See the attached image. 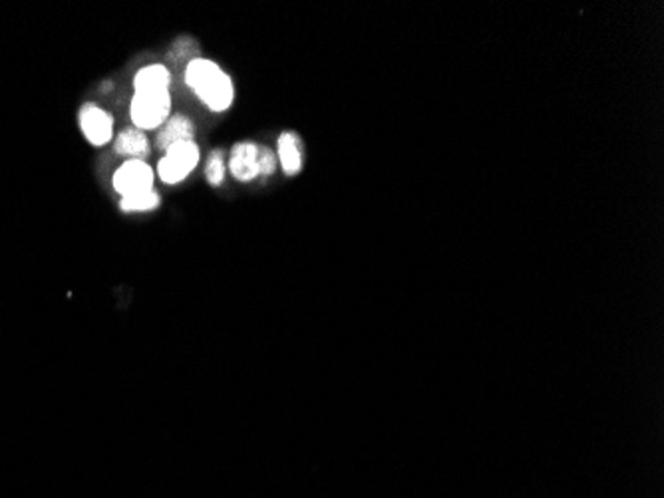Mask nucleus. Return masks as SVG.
Here are the masks:
<instances>
[{
  "mask_svg": "<svg viewBox=\"0 0 664 498\" xmlns=\"http://www.w3.org/2000/svg\"><path fill=\"white\" fill-rule=\"evenodd\" d=\"M277 158L287 176H297L303 170V142L295 132H283L279 136Z\"/></svg>",
  "mask_w": 664,
  "mask_h": 498,
  "instance_id": "nucleus-8",
  "label": "nucleus"
},
{
  "mask_svg": "<svg viewBox=\"0 0 664 498\" xmlns=\"http://www.w3.org/2000/svg\"><path fill=\"white\" fill-rule=\"evenodd\" d=\"M161 197L155 190L143 192V194H135L129 197H122L119 200V210L126 213H134V212H152L155 208H160Z\"/></svg>",
  "mask_w": 664,
  "mask_h": 498,
  "instance_id": "nucleus-11",
  "label": "nucleus"
},
{
  "mask_svg": "<svg viewBox=\"0 0 664 498\" xmlns=\"http://www.w3.org/2000/svg\"><path fill=\"white\" fill-rule=\"evenodd\" d=\"M171 74L163 64H150L142 68L134 79L135 92H148V90H169Z\"/></svg>",
  "mask_w": 664,
  "mask_h": 498,
  "instance_id": "nucleus-10",
  "label": "nucleus"
},
{
  "mask_svg": "<svg viewBox=\"0 0 664 498\" xmlns=\"http://www.w3.org/2000/svg\"><path fill=\"white\" fill-rule=\"evenodd\" d=\"M200 164V145L193 142H181L166 150V156L160 160L158 174L161 182L169 186L184 182Z\"/></svg>",
  "mask_w": 664,
  "mask_h": 498,
  "instance_id": "nucleus-3",
  "label": "nucleus"
},
{
  "mask_svg": "<svg viewBox=\"0 0 664 498\" xmlns=\"http://www.w3.org/2000/svg\"><path fill=\"white\" fill-rule=\"evenodd\" d=\"M279 166L277 154L269 148H258V176H273Z\"/></svg>",
  "mask_w": 664,
  "mask_h": 498,
  "instance_id": "nucleus-14",
  "label": "nucleus"
},
{
  "mask_svg": "<svg viewBox=\"0 0 664 498\" xmlns=\"http://www.w3.org/2000/svg\"><path fill=\"white\" fill-rule=\"evenodd\" d=\"M195 138V126L192 120L184 114H176L166 120V124L160 128L158 136H155V144L158 148L168 150L171 145L181 144V142H193Z\"/></svg>",
  "mask_w": 664,
  "mask_h": 498,
  "instance_id": "nucleus-7",
  "label": "nucleus"
},
{
  "mask_svg": "<svg viewBox=\"0 0 664 498\" xmlns=\"http://www.w3.org/2000/svg\"><path fill=\"white\" fill-rule=\"evenodd\" d=\"M197 54H200V45H197L195 38L192 37L177 38L174 42V46L169 48V58L174 60V62H184V60H187V64H189L192 60L200 58Z\"/></svg>",
  "mask_w": 664,
  "mask_h": 498,
  "instance_id": "nucleus-12",
  "label": "nucleus"
},
{
  "mask_svg": "<svg viewBox=\"0 0 664 498\" xmlns=\"http://www.w3.org/2000/svg\"><path fill=\"white\" fill-rule=\"evenodd\" d=\"M229 170L239 182L255 179L258 176V145L253 142H239L233 145Z\"/></svg>",
  "mask_w": 664,
  "mask_h": 498,
  "instance_id": "nucleus-6",
  "label": "nucleus"
},
{
  "mask_svg": "<svg viewBox=\"0 0 664 498\" xmlns=\"http://www.w3.org/2000/svg\"><path fill=\"white\" fill-rule=\"evenodd\" d=\"M171 98L169 90L135 92L129 104V116L137 130H160L169 118Z\"/></svg>",
  "mask_w": 664,
  "mask_h": 498,
  "instance_id": "nucleus-2",
  "label": "nucleus"
},
{
  "mask_svg": "<svg viewBox=\"0 0 664 498\" xmlns=\"http://www.w3.org/2000/svg\"><path fill=\"white\" fill-rule=\"evenodd\" d=\"M114 148L119 156H126L129 160H142V162L148 158L152 152L148 136H145L142 130H137V128H126V130L119 132Z\"/></svg>",
  "mask_w": 664,
  "mask_h": 498,
  "instance_id": "nucleus-9",
  "label": "nucleus"
},
{
  "mask_svg": "<svg viewBox=\"0 0 664 498\" xmlns=\"http://www.w3.org/2000/svg\"><path fill=\"white\" fill-rule=\"evenodd\" d=\"M114 190L129 197L153 190V170L142 160H127L114 174Z\"/></svg>",
  "mask_w": 664,
  "mask_h": 498,
  "instance_id": "nucleus-4",
  "label": "nucleus"
},
{
  "mask_svg": "<svg viewBox=\"0 0 664 498\" xmlns=\"http://www.w3.org/2000/svg\"><path fill=\"white\" fill-rule=\"evenodd\" d=\"M82 134L94 145H106L114 136V120L96 104H84L78 112Z\"/></svg>",
  "mask_w": 664,
  "mask_h": 498,
  "instance_id": "nucleus-5",
  "label": "nucleus"
},
{
  "mask_svg": "<svg viewBox=\"0 0 664 498\" xmlns=\"http://www.w3.org/2000/svg\"><path fill=\"white\" fill-rule=\"evenodd\" d=\"M225 156H223L221 150H213L211 156L207 158V166H205V178L213 187H219L225 179Z\"/></svg>",
  "mask_w": 664,
  "mask_h": 498,
  "instance_id": "nucleus-13",
  "label": "nucleus"
},
{
  "mask_svg": "<svg viewBox=\"0 0 664 498\" xmlns=\"http://www.w3.org/2000/svg\"><path fill=\"white\" fill-rule=\"evenodd\" d=\"M185 84L211 112H225L233 104V82L229 74L205 58H195L185 68Z\"/></svg>",
  "mask_w": 664,
  "mask_h": 498,
  "instance_id": "nucleus-1",
  "label": "nucleus"
}]
</instances>
